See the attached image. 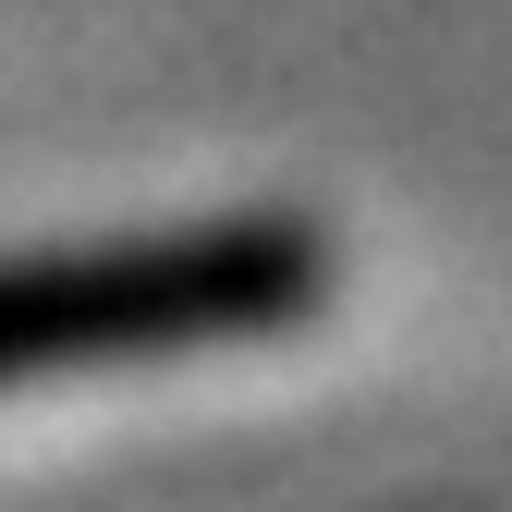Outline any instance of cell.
Segmentation results:
<instances>
[{
	"instance_id": "1",
	"label": "cell",
	"mask_w": 512,
	"mask_h": 512,
	"mask_svg": "<svg viewBox=\"0 0 512 512\" xmlns=\"http://www.w3.org/2000/svg\"><path fill=\"white\" fill-rule=\"evenodd\" d=\"M330 305V244L317 220H196V232H135L86 256H25L0 269V391L135 354H196L256 342Z\"/></svg>"
}]
</instances>
